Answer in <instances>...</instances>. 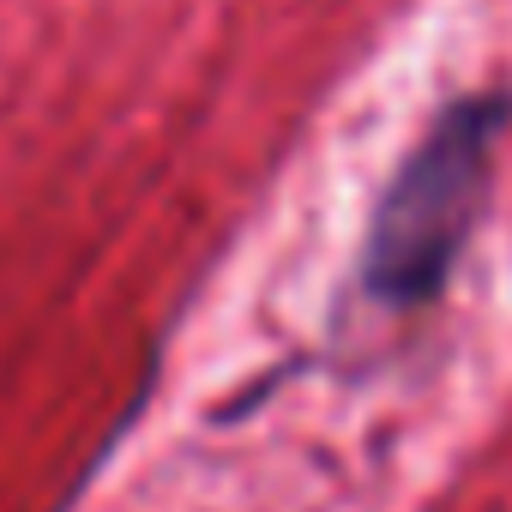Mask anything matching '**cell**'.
<instances>
[{
    "instance_id": "1",
    "label": "cell",
    "mask_w": 512,
    "mask_h": 512,
    "mask_svg": "<svg viewBox=\"0 0 512 512\" xmlns=\"http://www.w3.org/2000/svg\"><path fill=\"white\" fill-rule=\"evenodd\" d=\"M512 121L506 91H464L452 97L410 157L398 163L392 187L374 205L368 247H362V290L380 308H428L464 247L476 235V217L488 205L494 181V145Z\"/></svg>"
}]
</instances>
